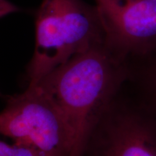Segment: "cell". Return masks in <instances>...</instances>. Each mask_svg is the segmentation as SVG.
<instances>
[{
    "label": "cell",
    "instance_id": "cell-1",
    "mask_svg": "<svg viewBox=\"0 0 156 156\" xmlns=\"http://www.w3.org/2000/svg\"><path fill=\"white\" fill-rule=\"evenodd\" d=\"M128 75L127 63L104 42L74 56L34 85L53 101L67 121L77 156H84L95 126Z\"/></svg>",
    "mask_w": 156,
    "mask_h": 156
},
{
    "label": "cell",
    "instance_id": "cell-2",
    "mask_svg": "<svg viewBox=\"0 0 156 156\" xmlns=\"http://www.w3.org/2000/svg\"><path fill=\"white\" fill-rule=\"evenodd\" d=\"M105 42L96 7L83 0H43L36 17V44L27 67L28 85L71 58Z\"/></svg>",
    "mask_w": 156,
    "mask_h": 156
},
{
    "label": "cell",
    "instance_id": "cell-3",
    "mask_svg": "<svg viewBox=\"0 0 156 156\" xmlns=\"http://www.w3.org/2000/svg\"><path fill=\"white\" fill-rule=\"evenodd\" d=\"M0 135L41 156H77L67 121L53 101L35 86L7 99L0 112Z\"/></svg>",
    "mask_w": 156,
    "mask_h": 156
},
{
    "label": "cell",
    "instance_id": "cell-4",
    "mask_svg": "<svg viewBox=\"0 0 156 156\" xmlns=\"http://www.w3.org/2000/svg\"><path fill=\"white\" fill-rule=\"evenodd\" d=\"M84 156H156V117L124 85L95 126Z\"/></svg>",
    "mask_w": 156,
    "mask_h": 156
},
{
    "label": "cell",
    "instance_id": "cell-5",
    "mask_svg": "<svg viewBox=\"0 0 156 156\" xmlns=\"http://www.w3.org/2000/svg\"><path fill=\"white\" fill-rule=\"evenodd\" d=\"M105 44L127 62L156 49V0H95Z\"/></svg>",
    "mask_w": 156,
    "mask_h": 156
},
{
    "label": "cell",
    "instance_id": "cell-6",
    "mask_svg": "<svg viewBox=\"0 0 156 156\" xmlns=\"http://www.w3.org/2000/svg\"><path fill=\"white\" fill-rule=\"evenodd\" d=\"M126 83L141 106L156 117V49L128 63Z\"/></svg>",
    "mask_w": 156,
    "mask_h": 156
},
{
    "label": "cell",
    "instance_id": "cell-7",
    "mask_svg": "<svg viewBox=\"0 0 156 156\" xmlns=\"http://www.w3.org/2000/svg\"><path fill=\"white\" fill-rule=\"evenodd\" d=\"M0 156H41L30 148L0 140Z\"/></svg>",
    "mask_w": 156,
    "mask_h": 156
},
{
    "label": "cell",
    "instance_id": "cell-8",
    "mask_svg": "<svg viewBox=\"0 0 156 156\" xmlns=\"http://www.w3.org/2000/svg\"><path fill=\"white\" fill-rule=\"evenodd\" d=\"M20 11V9L9 0H0V18Z\"/></svg>",
    "mask_w": 156,
    "mask_h": 156
},
{
    "label": "cell",
    "instance_id": "cell-9",
    "mask_svg": "<svg viewBox=\"0 0 156 156\" xmlns=\"http://www.w3.org/2000/svg\"><path fill=\"white\" fill-rule=\"evenodd\" d=\"M0 95H1V93H0Z\"/></svg>",
    "mask_w": 156,
    "mask_h": 156
}]
</instances>
